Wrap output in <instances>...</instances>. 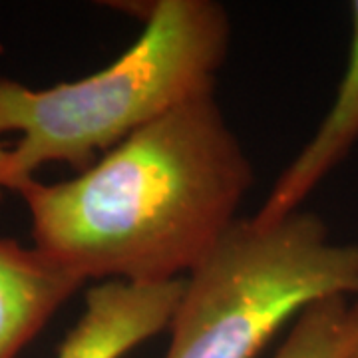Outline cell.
Returning a JSON list of instances; mask_svg holds the SVG:
<instances>
[{"label": "cell", "mask_w": 358, "mask_h": 358, "mask_svg": "<svg viewBox=\"0 0 358 358\" xmlns=\"http://www.w3.org/2000/svg\"><path fill=\"white\" fill-rule=\"evenodd\" d=\"M255 169L213 94L181 103L76 178L24 181L34 247L84 281L155 285L203 263Z\"/></svg>", "instance_id": "1"}, {"label": "cell", "mask_w": 358, "mask_h": 358, "mask_svg": "<svg viewBox=\"0 0 358 358\" xmlns=\"http://www.w3.org/2000/svg\"><path fill=\"white\" fill-rule=\"evenodd\" d=\"M138 40L112 64L50 88L0 78V134L13 150L18 187L62 162L84 171L106 152L181 103L213 94L229 52L231 22L213 0H157Z\"/></svg>", "instance_id": "2"}, {"label": "cell", "mask_w": 358, "mask_h": 358, "mask_svg": "<svg viewBox=\"0 0 358 358\" xmlns=\"http://www.w3.org/2000/svg\"><path fill=\"white\" fill-rule=\"evenodd\" d=\"M358 294V243H336L313 213L239 219L187 275L164 358H257L308 305Z\"/></svg>", "instance_id": "3"}, {"label": "cell", "mask_w": 358, "mask_h": 358, "mask_svg": "<svg viewBox=\"0 0 358 358\" xmlns=\"http://www.w3.org/2000/svg\"><path fill=\"white\" fill-rule=\"evenodd\" d=\"M185 279L155 285L106 281L86 294V307L56 358H122L166 331Z\"/></svg>", "instance_id": "4"}, {"label": "cell", "mask_w": 358, "mask_h": 358, "mask_svg": "<svg viewBox=\"0 0 358 358\" xmlns=\"http://www.w3.org/2000/svg\"><path fill=\"white\" fill-rule=\"evenodd\" d=\"M350 50L333 103L313 138L282 169L263 205L251 217L257 225H273L301 211L305 199L358 141V0L350 4Z\"/></svg>", "instance_id": "5"}, {"label": "cell", "mask_w": 358, "mask_h": 358, "mask_svg": "<svg viewBox=\"0 0 358 358\" xmlns=\"http://www.w3.org/2000/svg\"><path fill=\"white\" fill-rule=\"evenodd\" d=\"M36 247L0 237V358H16L84 285Z\"/></svg>", "instance_id": "6"}, {"label": "cell", "mask_w": 358, "mask_h": 358, "mask_svg": "<svg viewBox=\"0 0 358 358\" xmlns=\"http://www.w3.org/2000/svg\"><path fill=\"white\" fill-rule=\"evenodd\" d=\"M350 324V299L331 296L308 305L271 358H336Z\"/></svg>", "instance_id": "7"}, {"label": "cell", "mask_w": 358, "mask_h": 358, "mask_svg": "<svg viewBox=\"0 0 358 358\" xmlns=\"http://www.w3.org/2000/svg\"><path fill=\"white\" fill-rule=\"evenodd\" d=\"M16 185H18V178L14 171L13 150L0 143V201L4 199L6 192H16Z\"/></svg>", "instance_id": "8"}, {"label": "cell", "mask_w": 358, "mask_h": 358, "mask_svg": "<svg viewBox=\"0 0 358 358\" xmlns=\"http://www.w3.org/2000/svg\"><path fill=\"white\" fill-rule=\"evenodd\" d=\"M336 358H358V294L350 299V324L345 346Z\"/></svg>", "instance_id": "9"}]
</instances>
